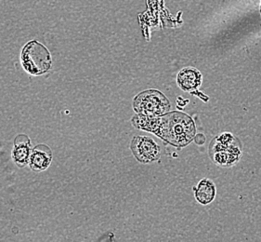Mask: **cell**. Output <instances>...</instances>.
Segmentation results:
<instances>
[{
	"label": "cell",
	"mask_w": 261,
	"mask_h": 242,
	"mask_svg": "<svg viewBox=\"0 0 261 242\" xmlns=\"http://www.w3.org/2000/svg\"><path fill=\"white\" fill-rule=\"evenodd\" d=\"M131 122L138 130L152 132L163 141L178 148L188 146L196 134L193 118L178 111L168 112L160 116L136 114Z\"/></svg>",
	"instance_id": "cell-1"
},
{
	"label": "cell",
	"mask_w": 261,
	"mask_h": 242,
	"mask_svg": "<svg viewBox=\"0 0 261 242\" xmlns=\"http://www.w3.org/2000/svg\"><path fill=\"white\" fill-rule=\"evenodd\" d=\"M209 156L218 166L231 167L240 159L242 144L236 137L226 132L210 142Z\"/></svg>",
	"instance_id": "cell-2"
},
{
	"label": "cell",
	"mask_w": 261,
	"mask_h": 242,
	"mask_svg": "<svg viewBox=\"0 0 261 242\" xmlns=\"http://www.w3.org/2000/svg\"><path fill=\"white\" fill-rule=\"evenodd\" d=\"M22 67L31 76H42L53 67L51 54L42 43L32 40L22 47L21 53Z\"/></svg>",
	"instance_id": "cell-3"
},
{
	"label": "cell",
	"mask_w": 261,
	"mask_h": 242,
	"mask_svg": "<svg viewBox=\"0 0 261 242\" xmlns=\"http://www.w3.org/2000/svg\"><path fill=\"white\" fill-rule=\"evenodd\" d=\"M170 103L161 91L148 90L137 95L133 102L136 114L149 116H160L170 110Z\"/></svg>",
	"instance_id": "cell-4"
},
{
	"label": "cell",
	"mask_w": 261,
	"mask_h": 242,
	"mask_svg": "<svg viewBox=\"0 0 261 242\" xmlns=\"http://www.w3.org/2000/svg\"><path fill=\"white\" fill-rule=\"evenodd\" d=\"M130 149L137 160L141 163L156 161L161 156V148L150 137H134L131 141Z\"/></svg>",
	"instance_id": "cell-5"
},
{
	"label": "cell",
	"mask_w": 261,
	"mask_h": 242,
	"mask_svg": "<svg viewBox=\"0 0 261 242\" xmlns=\"http://www.w3.org/2000/svg\"><path fill=\"white\" fill-rule=\"evenodd\" d=\"M31 140L27 134H19L14 140V146L11 152L13 162L20 168H24L29 165L31 156Z\"/></svg>",
	"instance_id": "cell-6"
},
{
	"label": "cell",
	"mask_w": 261,
	"mask_h": 242,
	"mask_svg": "<svg viewBox=\"0 0 261 242\" xmlns=\"http://www.w3.org/2000/svg\"><path fill=\"white\" fill-rule=\"evenodd\" d=\"M53 158V150L50 148L47 144L40 143L32 149L29 166L34 172L41 173L49 167Z\"/></svg>",
	"instance_id": "cell-7"
},
{
	"label": "cell",
	"mask_w": 261,
	"mask_h": 242,
	"mask_svg": "<svg viewBox=\"0 0 261 242\" xmlns=\"http://www.w3.org/2000/svg\"><path fill=\"white\" fill-rule=\"evenodd\" d=\"M202 75L198 69L187 67L178 73L177 81L180 89L185 91H191L198 88L202 83Z\"/></svg>",
	"instance_id": "cell-8"
},
{
	"label": "cell",
	"mask_w": 261,
	"mask_h": 242,
	"mask_svg": "<svg viewBox=\"0 0 261 242\" xmlns=\"http://www.w3.org/2000/svg\"><path fill=\"white\" fill-rule=\"evenodd\" d=\"M216 197V186L212 181L203 179L195 188V198L199 203L207 205L214 200Z\"/></svg>",
	"instance_id": "cell-9"
}]
</instances>
